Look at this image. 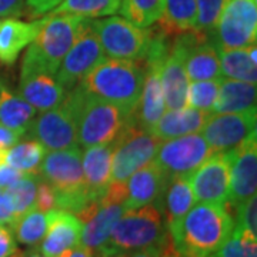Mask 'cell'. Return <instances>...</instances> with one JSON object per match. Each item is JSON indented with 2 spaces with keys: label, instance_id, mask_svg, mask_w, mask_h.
<instances>
[{
  "label": "cell",
  "instance_id": "obj_1",
  "mask_svg": "<svg viewBox=\"0 0 257 257\" xmlns=\"http://www.w3.org/2000/svg\"><path fill=\"white\" fill-rule=\"evenodd\" d=\"M234 224L226 206L197 203L167 233L180 257H210L229 239Z\"/></svg>",
  "mask_w": 257,
  "mask_h": 257
},
{
  "label": "cell",
  "instance_id": "obj_2",
  "mask_svg": "<svg viewBox=\"0 0 257 257\" xmlns=\"http://www.w3.org/2000/svg\"><path fill=\"white\" fill-rule=\"evenodd\" d=\"M64 100L73 109L79 146L84 149L110 145L132 117V113L87 93L80 84L66 93Z\"/></svg>",
  "mask_w": 257,
  "mask_h": 257
},
{
  "label": "cell",
  "instance_id": "obj_3",
  "mask_svg": "<svg viewBox=\"0 0 257 257\" xmlns=\"http://www.w3.org/2000/svg\"><path fill=\"white\" fill-rule=\"evenodd\" d=\"M143 79L145 69L140 62L104 57L79 84L87 93L133 114L142 94Z\"/></svg>",
  "mask_w": 257,
  "mask_h": 257
},
{
  "label": "cell",
  "instance_id": "obj_4",
  "mask_svg": "<svg viewBox=\"0 0 257 257\" xmlns=\"http://www.w3.org/2000/svg\"><path fill=\"white\" fill-rule=\"evenodd\" d=\"M167 227L157 203L121 213L114 223L106 243L94 257H117L123 253L162 244L167 237Z\"/></svg>",
  "mask_w": 257,
  "mask_h": 257
},
{
  "label": "cell",
  "instance_id": "obj_5",
  "mask_svg": "<svg viewBox=\"0 0 257 257\" xmlns=\"http://www.w3.org/2000/svg\"><path fill=\"white\" fill-rule=\"evenodd\" d=\"M39 175L53 187L59 210L77 214L90 203L83 175L80 147L47 152Z\"/></svg>",
  "mask_w": 257,
  "mask_h": 257
},
{
  "label": "cell",
  "instance_id": "obj_6",
  "mask_svg": "<svg viewBox=\"0 0 257 257\" xmlns=\"http://www.w3.org/2000/svg\"><path fill=\"white\" fill-rule=\"evenodd\" d=\"M36 39L29 45L22 66L56 74L64 55L80 33L86 18L74 15H47Z\"/></svg>",
  "mask_w": 257,
  "mask_h": 257
},
{
  "label": "cell",
  "instance_id": "obj_7",
  "mask_svg": "<svg viewBox=\"0 0 257 257\" xmlns=\"http://www.w3.org/2000/svg\"><path fill=\"white\" fill-rule=\"evenodd\" d=\"M162 140L139 126L133 116L111 142V182H126L138 169L153 162Z\"/></svg>",
  "mask_w": 257,
  "mask_h": 257
},
{
  "label": "cell",
  "instance_id": "obj_8",
  "mask_svg": "<svg viewBox=\"0 0 257 257\" xmlns=\"http://www.w3.org/2000/svg\"><path fill=\"white\" fill-rule=\"evenodd\" d=\"M93 28L100 40L104 56L132 62H140L145 57L153 33L150 28H139L120 16L93 20Z\"/></svg>",
  "mask_w": 257,
  "mask_h": 257
},
{
  "label": "cell",
  "instance_id": "obj_9",
  "mask_svg": "<svg viewBox=\"0 0 257 257\" xmlns=\"http://www.w3.org/2000/svg\"><path fill=\"white\" fill-rule=\"evenodd\" d=\"M213 153L202 133L162 140L153 162L170 177H189Z\"/></svg>",
  "mask_w": 257,
  "mask_h": 257
},
{
  "label": "cell",
  "instance_id": "obj_10",
  "mask_svg": "<svg viewBox=\"0 0 257 257\" xmlns=\"http://www.w3.org/2000/svg\"><path fill=\"white\" fill-rule=\"evenodd\" d=\"M256 0H227L211 35L217 49H240L256 45Z\"/></svg>",
  "mask_w": 257,
  "mask_h": 257
},
{
  "label": "cell",
  "instance_id": "obj_11",
  "mask_svg": "<svg viewBox=\"0 0 257 257\" xmlns=\"http://www.w3.org/2000/svg\"><path fill=\"white\" fill-rule=\"evenodd\" d=\"M256 109L240 113H210L202 127L213 153H231L256 136Z\"/></svg>",
  "mask_w": 257,
  "mask_h": 257
},
{
  "label": "cell",
  "instance_id": "obj_12",
  "mask_svg": "<svg viewBox=\"0 0 257 257\" xmlns=\"http://www.w3.org/2000/svg\"><path fill=\"white\" fill-rule=\"evenodd\" d=\"M103 59L104 52L93 28V20L87 19L72 47L64 55L56 72V79L66 89V92H69L82 82L83 77Z\"/></svg>",
  "mask_w": 257,
  "mask_h": 257
},
{
  "label": "cell",
  "instance_id": "obj_13",
  "mask_svg": "<svg viewBox=\"0 0 257 257\" xmlns=\"http://www.w3.org/2000/svg\"><path fill=\"white\" fill-rule=\"evenodd\" d=\"M26 133L29 138L37 140L47 152L80 147L77 140L76 116L66 100L50 110L42 111V114L32 121Z\"/></svg>",
  "mask_w": 257,
  "mask_h": 257
},
{
  "label": "cell",
  "instance_id": "obj_14",
  "mask_svg": "<svg viewBox=\"0 0 257 257\" xmlns=\"http://www.w3.org/2000/svg\"><path fill=\"white\" fill-rule=\"evenodd\" d=\"M231 153H214L189 176L196 203L227 204Z\"/></svg>",
  "mask_w": 257,
  "mask_h": 257
},
{
  "label": "cell",
  "instance_id": "obj_15",
  "mask_svg": "<svg viewBox=\"0 0 257 257\" xmlns=\"http://www.w3.org/2000/svg\"><path fill=\"white\" fill-rule=\"evenodd\" d=\"M123 211L124 206L121 203L111 202L104 197L89 203L76 214L83 226L80 244L96 253L106 243L114 223Z\"/></svg>",
  "mask_w": 257,
  "mask_h": 257
},
{
  "label": "cell",
  "instance_id": "obj_16",
  "mask_svg": "<svg viewBox=\"0 0 257 257\" xmlns=\"http://www.w3.org/2000/svg\"><path fill=\"white\" fill-rule=\"evenodd\" d=\"M256 190L257 142L256 136H253L231 155L227 203L237 207L247 199L256 196Z\"/></svg>",
  "mask_w": 257,
  "mask_h": 257
},
{
  "label": "cell",
  "instance_id": "obj_17",
  "mask_svg": "<svg viewBox=\"0 0 257 257\" xmlns=\"http://www.w3.org/2000/svg\"><path fill=\"white\" fill-rule=\"evenodd\" d=\"M66 89L56 79V74L22 66L19 94L37 111H46L59 106L66 97Z\"/></svg>",
  "mask_w": 257,
  "mask_h": 257
},
{
  "label": "cell",
  "instance_id": "obj_18",
  "mask_svg": "<svg viewBox=\"0 0 257 257\" xmlns=\"http://www.w3.org/2000/svg\"><path fill=\"white\" fill-rule=\"evenodd\" d=\"M82 221L64 210L47 211V230L40 241V253L47 257H59L64 251L80 244Z\"/></svg>",
  "mask_w": 257,
  "mask_h": 257
},
{
  "label": "cell",
  "instance_id": "obj_19",
  "mask_svg": "<svg viewBox=\"0 0 257 257\" xmlns=\"http://www.w3.org/2000/svg\"><path fill=\"white\" fill-rule=\"evenodd\" d=\"M160 83L166 109L177 110L187 106V90L190 80L184 69L183 55L175 42L170 43V49L160 66Z\"/></svg>",
  "mask_w": 257,
  "mask_h": 257
},
{
  "label": "cell",
  "instance_id": "obj_20",
  "mask_svg": "<svg viewBox=\"0 0 257 257\" xmlns=\"http://www.w3.org/2000/svg\"><path fill=\"white\" fill-rule=\"evenodd\" d=\"M124 183H126L124 210L138 209L142 206L159 202L167 183V176L155 162H150L138 169Z\"/></svg>",
  "mask_w": 257,
  "mask_h": 257
},
{
  "label": "cell",
  "instance_id": "obj_21",
  "mask_svg": "<svg viewBox=\"0 0 257 257\" xmlns=\"http://www.w3.org/2000/svg\"><path fill=\"white\" fill-rule=\"evenodd\" d=\"M43 20L22 22L16 18H8L0 22V63L6 66L15 63L23 49L36 39Z\"/></svg>",
  "mask_w": 257,
  "mask_h": 257
},
{
  "label": "cell",
  "instance_id": "obj_22",
  "mask_svg": "<svg viewBox=\"0 0 257 257\" xmlns=\"http://www.w3.org/2000/svg\"><path fill=\"white\" fill-rule=\"evenodd\" d=\"M82 166L89 199L99 200L111 182V143L87 147Z\"/></svg>",
  "mask_w": 257,
  "mask_h": 257
},
{
  "label": "cell",
  "instance_id": "obj_23",
  "mask_svg": "<svg viewBox=\"0 0 257 257\" xmlns=\"http://www.w3.org/2000/svg\"><path fill=\"white\" fill-rule=\"evenodd\" d=\"M160 210L167 230L184 217V214L196 204L194 194L189 183V177L167 179L165 190L160 196Z\"/></svg>",
  "mask_w": 257,
  "mask_h": 257
},
{
  "label": "cell",
  "instance_id": "obj_24",
  "mask_svg": "<svg viewBox=\"0 0 257 257\" xmlns=\"http://www.w3.org/2000/svg\"><path fill=\"white\" fill-rule=\"evenodd\" d=\"M209 114L210 113H204L189 106L177 110L166 109L162 117L157 120L155 127L152 128V133L160 140L180 138L190 133H199Z\"/></svg>",
  "mask_w": 257,
  "mask_h": 257
},
{
  "label": "cell",
  "instance_id": "obj_25",
  "mask_svg": "<svg viewBox=\"0 0 257 257\" xmlns=\"http://www.w3.org/2000/svg\"><path fill=\"white\" fill-rule=\"evenodd\" d=\"M256 109V84L220 77L211 113H240Z\"/></svg>",
  "mask_w": 257,
  "mask_h": 257
},
{
  "label": "cell",
  "instance_id": "obj_26",
  "mask_svg": "<svg viewBox=\"0 0 257 257\" xmlns=\"http://www.w3.org/2000/svg\"><path fill=\"white\" fill-rule=\"evenodd\" d=\"M36 113V109L20 94L13 93L8 86L0 83V123L3 126L25 136Z\"/></svg>",
  "mask_w": 257,
  "mask_h": 257
},
{
  "label": "cell",
  "instance_id": "obj_27",
  "mask_svg": "<svg viewBox=\"0 0 257 257\" xmlns=\"http://www.w3.org/2000/svg\"><path fill=\"white\" fill-rule=\"evenodd\" d=\"M219 60L221 77L256 84V45L240 49H219Z\"/></svg>",
  "mask_w": 257,
  "mask_h": 257
},
{
  "label": "cell",
  "instance_id": "obj_28",
  "mask_svg": "<svg viewBox=\"0 0 257 257\" xmlns=\"http://www.w3.org/2000/svg\"><path fill=\"white\" fill-rule=\"evenodd\" d=\"M157 22L159 29L167 36L193 32L197 22L196 0H165L163 13Z\"/></svg>",
  "mask_w": 257,
  "mask_h": 257
},
{
  "label": "cell",
  "instance_id": "obj_29",
  "mask_svg": "<svg viewBox=\"0 0 257 257\" xmlns=\"http://www.w3.org/2000/svg\"><path fill=\"white\" fill-rule=\"evenodd\" d=\"M46 149L37 140L18 142L8 149L5 163L19 170L20 173H39Z\"/></svg>",
  "mask_w": 257,
  "mask_h": 257
},
{
  "label": "cell",
  "instance_id": "obj_30",
  "mask_svg": "<svg viewBox=\"0 0 257 257\" xmlns=\"http://www.w3.org/2000/svg\"><path fill=\"white\" fill-rule=\"evenodd\" d=\"M120 0H63L50 15H74L86 19L107 18L119 12Z\"/></svg>",
  "mask_w": 257,
  "mask_h": 257
},
{
  "label": "cell",
  "instance_id": "obj_31",
  "mask_svg": "<svg viewBox=\"0 0 257 257\" xmlns=\"http://www.w3.org/2000/svg\"><path fill=\"white\" fill-rule=\"evenodd\" d=\"M165 0H120V15L139 28H152L163 13Z\"/></svg>",
  "mask_w": 257,
  "mask_h": 257
},
{
  "label": "cell",
  "instance_id": "obj_32",
  "mask_svg": "<svg viewBox=\"0 0 257 257\" xmlns=\"http://www.w3.org/2000/svg\"><path fill=\"white\" fill-rule=\"evenodd\" d=\"M10 229L13 230L19 243L25 246H37L46 234L47 213L32 209L20 216Z\"/></svg>",
  "mask_w": 257,
  "mask_h": 257
},
{
  "label": "cell",
  "instance_id": "obj_33",
  "mask_svg": "<svg viewBox=\"0 0 257 257\" xmlns=\"http://www.w3.org/2000/svg\"><path fill=\"white\" fill-rule=\"evenodd\" d=\"M40 179L42 176L39 173H25L16 183L6 189L13 204L16 220L25 213L35 209L37 186Z\"/></svg>",
  "mask_w": 257,
  "mask_h": 257
},
{
  "label": "cell",
  "instance_id": "obj_34",
  "mask_svg": "<svg viewBox=\"0 0 257 257\" xmlns=\"http://www.w3.org/2000/svg\"><path fill=\"white\" fill-rule=\"evenodd\" d=\"M210 257H257V236L234 226L229 239Z\"/></svg>",
  "mask_w": 257,
  "mask_h": 257
},
{
  "label": "cell",
  "instance_id": "obj_35",
  "mask_svg": "<svg viewBox=\"0 0 257 257\" xmlns=\"http://www.w3.org/2000/svg\"><path fill=\"white\" fill-rule=\"evenodd\" d=\"M219 80H199L189 83L187 106L204 113H211L219 93Z\"/></svg>",
  "mask_w": 257,
  "mask_h": 257
},
{
  "label": "cell",
  "instance_id": "obj_36",
  "mask_svg": "<svg viewBox=\"0 0 257 257\" xmlns=\"http://www.w3.org/2000/svg\"><path fill=\"white\" fill-rule=\"evenodd\" d=\"M227 0H196L197 22L193 32L211 37Z\"/></svg>",
  "mask_w": 257,
  "mask_h": 257
},
{
  "label": "cell",
  "instance_id": "obj_37",
  "mask_svg": "<svg viewBox=\"0 0 257 257\" xmlns=\"http://www.w3.org/2000/svg\"><path fill=\"white\" fill-rule=\"evenodd\" d=\"M257 199L256 196L247 199L244 203L237 206V227L247 230L251 234L257 236Z\"/></svg>",
  "mask_w": 257,
  "mask_h": 257
},
{
  "label": "cell",
  "instance_id": "obj_38",
  "mask_svg": "<svg viewBox=\"0 0 257 257\" xmlns=\"http://www.w3.org/2000/svg\"><path fill=\"white\" fill-rule=\"evenodd\" d=\"M35 209L43 211V213L57 209V200H56L55 190H53V187L47 183L45 179H40L39 186H37Z\"/></svg>",
  "mask_w": 257,
  "mask_h": 257
},
{
  "label": "cell",
  "instance_id": "obj_39",
  "mask_svg": "<svg viewBox=\"0 0 257 257\" xmlns=\"http://www.w3.org/2000/svg\"><path fill=\"white\" fill-rule=\"evenodd\" d=\"M0 257H19L13 231L5 224H0Z\"/></svg>",
  "mask_w": 257,
  "mask_h": 257
},
{
  "label": "cell",
  "instance_id": "obj_40",
  "mask_svg": "<svg viewBox=\"0 0 257 257\" xmlns=\"http://www.w3.org/2000/svg\"><path fill=\"white\" fill-rule=\"evenodd\" d=\"M15 221H16V216L10 196L5 189H0V224L12 227Z\"/></svg>",
  "mask_w": 257,
  "mask_h": 257
},
{
  "label": "cell",
  "instance_id": "obj_41",
  "mask_svg": "<svg viewBox=\"0 0 257 257\" xmlns=\"http://www.w3.org/2000/svg\"><path fill=\"white\" fill-rule=\"evenodd\" d=\"M25 5L26 0H0V18H19Z\"/></svg>",
  "mask_w": 257,
  "mask_h": 257
},
{
  "label": "cell",
  "instance_id": "obj_42",
  "mask_svg": "<svg viewBox=\"0 0 257 257\" xmlns=\"http://www.w3.org/2000/svg\"><path fill=\"white\" fill-rule=\"evenodd\" d=\"M23 175L25 173H20L19 170L13 169L8 163H2L0 165V189H5V190L9 189L10 186L16 183Z\"/></svg>",
  "mask_w": 257,
  "mask_h": 257
},
{
  "label": "cell",
  "instance_id": "obj_43",
  "mask_svg": "<svg viewBox=\"0 0 257 257\" xmlns=\"http://www.w3.org/2000/svg\"><path fill=\"white\" fill-rule=\"evenodd\" d=\"M62 2L63 0H26V5L35 16H42V15L50 13Z\"/></svg>",
  "mask_w": 257,
  "mask_h": 257
},
{
  "label": "cell",
  "instance_id": "obj_44",
  "mask_svg": "<svg viewBox=\"0 0 257 257\" xmlns=\"http://www.w3.org/2000/svg\"><path fill=\"white\" fill-rule=\"evenodd\" d=\"M20 138H23L20 133L6 127L0 123V149H9L15 143H18Z\"/></svg>",
  "mask_w": 257,
  "mask_h": 257
},
{
  "label": "cell",
  "instance_id": "obj_45",
  "mask_svg": "<svg viewBox=\"0 0 257 257\" xmlns=\"http://www.w3.org/2000/svg\"><path fill=\"white\" fill-rule=\"evenodd\" d=\"M163 243L159 244V246H152V247L142 248V250L123 253V254H120L117 257H165L163 256Z\"/></svg>",
  "mask_w": 257,
  "mask_h": 257
},
{
  "label": "cell",
  "instance_id": "obj_46",
  "mask_svg": "<svg viewBox=\"0 0 257 257\" xmlns=\"http://www.w3.org/2000/svg\"><path fill=\"white\" fill-rule=\"evenodd\" d=\"M59 257H94V251L84 247L82 244H77L76 247L64 251L63 254H60Z\"/></svg>",
  "mask_w": 257,
  "mask_h": 257
},
{
  "label": "cell",
  "instance_id": "obj_47",
  "mask_svg": "<svg viewBox=\"0 0 257 257\" xmlns=\"http://www.w3.org/2000/svg\"><path fill=\"white\" fill-rule=\"evenodd\" d=\"M163 256L165 257H180L179 256V253L176 251L175 247H173V244H172V240H166L165 243H163Z\"/></svg>",
  "mask_w": 257,
  "mask_h": 257
},
{
  "label": "cell",
  "instance_id": "obj_48",
  "mask_svg": "<svg viewBox=\"0 0 257 257\" xmlns=\"http://www.w3.org/2000/svg\"><path fill=\"white\" fill-rule=\"evenodd\" d=\"M19 257H47L45 256L43 253H39V251H29V253H26V254H19Z\"/></svg>",
  "mask_w": 257,
  "mask_h": 257
},
{
  "label": "cell",
  "instance_id": "obj_49",
  "mask_svg": "<svg viewBox=\"0 0 257 257\" xmlns=\"http://www.w3.org/2000/svg\"><path fill=\"white\" fill-rule=\"evenodd\" d=\"M6 152H8V149H0V165H2V163H5Z\"/></svg>",
  "mask_w": 257,
  "mask_h": 257
}]
</instances>
